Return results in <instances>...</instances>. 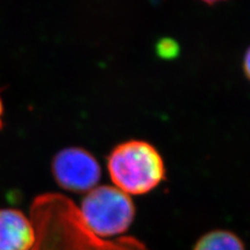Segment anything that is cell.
<instances>
[{
    "mask_svg": "<svg viewBox=\"0 0 250 250\" xmlns=\"http://www.w3.org/2000/svg\"><path fill=\"white\" fill-rule=\"evenodd\" d=\"M35 243L30 250H149L132 237L105 240L83 221L78 207L58 193H45L31 205Z\"/></svg>",
    "mask_w": 250,
    "mask_h": 250,
    "instance_id": "1",
    "label": "cell"
},
{
    "mask_svg": "<svg viewBox=\"0 0 250 250\" xmlns=\"http://www.w3.org/2000/svg\"><path fill=\"white\" fill-rule=\"evenodd\" d=\"M107 169L115 187L126 194L153 190L165 177V165L156 148L140 140L116 146L108 156Z\"/></svg>",
    "mask_w": 250,
    "mask_h": 250,
    "instance_id": "2",
    "label": "cell"
},
{
    "mask_svg": "<svg viewBox=\"0 0 250 250\" xmlns=\"http://www.w3.org/2000/svg\"><path fill=\"white\" fill-rule=\"evenodd\" d=\"M80 213L88 228L101 239L126 231L135 218L128 194L115 186H96L83 197Z\"/></svg>",
    "mask_w": 250,
    "mask_h": 250,
    "instance_id": "3",
    "label": "cell"
},
{
    "mask_svg": "<svg viewBox=\"0 0 250 250\" xmlns=\"http://www.w3.org/2000/svg\"><path fill=\"white\" fill-rule=\"evenodd\" d=\"M52 173L62 189L81 193L89 192L96 187L101 177V169L89 151L69 147L53 158Z\"/></svg>",
    "mask_w": 250,
    "mask_h": 250,
    "instance_id": "4",
    "label": "cell"
},
{
    "mask_svg": "<svg viewBox=\"0 0 250 250\" xmlns=\"http://www.w3.org/2000/svg\"><path fill=\"white\" fill-rule=\"evenodd\" d=\"M30 218L15 208H0V250H30L35 243Z\"/></svg>",
    "mask_w": 250,
    "mask_h": 250,
    "instance_id": "5",
    "label": "cell"
},
{
    "mask_svg": "<svg viewBox=\"0 0 250 250\" xmlns=\"http://www.w3.org/2000/svg\"><path fill=\"white\" fill-rule=\"evenodd\" d=\"M194 250H245L243 242L229 230H214L202 236Z\"/></svg>",
    "mask_w": 250,
    "mask_h": 250,
    "instance_id": "6",
    "label": "cell"
},
{
    "mask_svg": "<svg viewBox=\"0 0 250 250\" xmlns=\"http://www.w3.org/2000/svg\"><path fill=\"white\" fill-rule=\"evenodd\" d=\"M243 65H244V71H245L247 77L250 80V47H249L248 50L245 53Z\"/></svg>",
    "mask_w": 250,
    "mask_h": 250,
    "instance_id": "7",
    "label": "cell"
},
{
    "mask_svg": "<svg viewBox=\"0 0 250 250\" xmlns=\"http://www.w3.org/2000/svg\"><path fill=\"white\" fill-rule=\"evenodd\" d=\"M1 115H2V103L0 100V124H1Z\"/></svg>",
    "mask_w": 250,
    "mask_h": 250,
    "instance_id": "8",
    "label": "cell"
}]
</instances>
